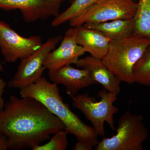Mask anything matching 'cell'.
<instances>
[{"label":"cell","mask_w":150,"mask_h":150,"mask_svg":"<svg viewBox=\"0 0 150 150\" xmlns=\"http://www.w3.org/2000/svg\"><path fill=\"white\" fill-rule=\"evenodd\" d=\"M65 129L56 115L32 98L11 96L0 112V134L7 139L8 149H32Z\"/></svg>","instance_id":"6da1fadb"},{"label":"cell","mask_w":150,"mask_h":150,"mask_svg":"<svg viewBox=\"0 0 150 150\" xmlns=\"http://www.w3.org/2000/svg\"><path fill=\"white\" fill-rule=\"evenodd\" d=\"M58 85L42 77L35 83L20 90L21 97H31L41 103L56 115L65 126L68 134L96 146L98 143V135L93 127L81 121L64 102Z\"/></svg>","instance_id":"7a4b0ae2"},{"label":"cell","mask_w":150,"mask_h":150,"mask_svg":"<svg viewBox=\"0 0 150 150\" xmlns=\"http://www.w3.org/2000/svg\"><path fill=\"white\" fill-rule=\"evenodd\" d=\"M150 45V39L134 35L111 40L102 62L121 82L133 84L134 66Z\"/></svg>","instance_id":"3957f363"},{"label":"cell","mask_w":150,"mask_h":150,"mask_svg":"<svg viewBox=\"0 0 150 150\" xmlns=\"http://www.w3.org/2000/svg\"><path fill=\"white\" fill-rule=\"evenodd\" d=\"M97 96L100 98L99 101L88 93L76 95L71 98L73 106L81 110L91 122L98 136L105 137V123L112 130H115L114 116L119 108L113 103L117 96L103 88L98 92Z\"/></svg>","instance_id":"277c9868"},{"label":"cell","mask_w":150,"mask_h":150,"mask_svg":"<svg viewBox=\"0 0 150 150\" xmlns=\"http://www.w3.org/2000/svg\"><path fill=\"white\" fill-rule=\"evenodd\" d=\"M116 131L114 136L98 142L95 150H144L149 131L142 115L125 112L119 118Z\"/></svg>","instance_id":"5b68a950"},{"label":"cell","mask_w":150,"mask_h":150,"mask_svg":"<svg viewBox=\"0 0 150 150\" xmlns=\"http://www.w3.org/2000/svg\"><path fill=\"white\" fill-rule=\"evenodd\" d=\"M137 3L132 0H100L71 20L70 26L76 27L89 23H101L133 18Z\"/></svg>","instance_id":"8992f818"},{"label":"cell","mask_w":150,"mask_h":150,"mask_svg":"<svg viewBox=\"0 0 150 150\" xmlns=\"http://www.w3.org/2000/svg\"><path fill=\"white\" fill-rule=\"evenodd\" d=\"M62 39L61 35L50 38L37 51L21 60L16 73L8 83V86L20 90L39 80L46 69L44 64L46 57Z\"/></svg>","instance_id":"52a82bcc"},{"label":"cell","mask_w":150,"mask_h":150,"mask_svg":"<svg viewBox=\"0 0 150 150\" xmlns=\"http://www.w3.org/2000/svg\"><path fill=\"white\" fill-rule=\"evenodd\" d=\"M42 44L40 36L23 37L5 22L0 21V50L7 63L26 58L37 51Z\"/></svg>","instance_id":"ba28073f"},{"label":"cell","mask_w":150,"mask_h":150,"mask_svg":"<svg viewBox=\"0 0 150 150\" xmlns=\"http://www.w3.org/2000/svg\"><path fill=\"white\" fill-rule=\"evenodd\" d=\"M76 27L68 29L60 46L48 54L44 65L48 71H54L66 65L75 64L86 53L82 46L76 43Z\"/></svg>","instance_id":"9c48e42d"},{"label":"cell","mask_w":150,"mask_h":150,"mask_svg":"<svg viewBox=\"0 0 150 150\" xmlns=\"http://www.w3.org/2000/svg\"><path fill=\"white\" fill-rule=\"evenodd\" d=\"M48 76L52 82L64 86L66 92L71 98L76 95L82 89L97 83L88 71L85 69H75L71 65L48 71Z\"/></svg>","instance_id":"30bf717a"},{"label":"cell","mask_w":150,"mask_h":150,"mask_svg":"<svg viewBox=\"0 0 150 150\" xmlns=\"http://www.w3.org/2000/svg\"><path fill=\"white\" fill-rule=\"evenodd\" d=\"M0 8L19 10L23 19L28 23L55 17L60 13L43 0H0Z\"/></svg>","instance_id":"8fae6325"},{"label":"cell","mask_w":150,"mask_h":150,"mask_svg":"<svg viewBox=\"0 0 150 150\" xmlns=\"http://www.w3.org/2000/svg\"><path fill=\"white\" fill-rule=\"evenodd\" d=\"M75 65L88 71L94 81L108 91L117 96L121 92V81L108 69L101 59L87 56L79 59Z\"/></svg>","instance_id":"7c38bea8"},{"label":"cell","mask_w":150,"mask_h":150,"mask_svg":"<svg viewBox=\"0 0 150 150\" xmlns=\"http://www.w3.org/2000/svg\"><path fill=\"white\" fill-rule=\"evenodd\" d=\"M76 28V40L77 44L82 46L91 56L102 60L107 54L111 40L99 31L83 25Z\"/></svg>","instance_id":"4fadbf2b"},{"label":"cell","mask_w":150,"mask_h":150,"mask_svg":"<svg viewBox=\"0 0 150 150\" xmlns=\"http://www.w3.org/2000/svg\"><path fill=\"white\" fill-rule=\"evenodd\" d=\"M83 25L99 31L110 40H117L133 35L134 18L115 20L110 22L89 23Z\"/></svg>","instance_id":"5bb4252c"},{"label":"cell","mask_w":150,"mask_h":150,"mask_svg":"<svg viewBox=\"0 0 150 150\" xmlns=\"http://www.w3.org/2000/svg\"><path fill=\"white\" fill-rule=\"evenodd\" d=\"M134 18L133 35L150 39V0H139Z\"/></svg>","instance_id":"9a60e30c"},{"label":"cell","mask_w":150,"mask_h":150,"mask_svg":"<svg viewBox=\"0 0 150 150\" xmlns=\"http://www.w3.org/2000/svg\"><path fill=\"white\" fill-rule=\"evenodd\" d=\"M100 0H74L71 5L62 13L55 17L51 25L54 27L59 26L76 17L84 11Z\"/></svg>","instance_id":"2e32d148"},{"label":"cell","mask_w":150,"mask_h":150,"mask_svg":"<svg viewBox=\"0 0 150 150\" xmlns=\"http://www.w3.org/2000/svg\"><path fill=\"white\" fill-rule=\"evenodd\" d=\"M134 82L150 87V45L133 69Z\"/></svg>","instance_id":"e0dca14e"},{"label":"cell","mask_w":150,"mask_h":150,"mask_svg":"<svg viewBox=\"0 0 150 150\" xmlns=\"http://www.w3.org/2000/svg\"><path fill=\"white\" fill-rule=\"evenodd\" d=\"M65 130H60L54 134L50 141L45 144L39 145L33 150H65L68 146L67 135Z\"/></svg>","instance_id":"ac0fdd59"},{"label":"cell","mask_w":150,"mask_h":150,"mask_svg":"<svg viewBox=\"0 0 150 150\" xmlns=\"http://www.w3.org/2000/svg\"><path fill=\"white\" fill-rule=\"evenodd\" d=\"M8 83L2 78H0V112H1L5 105V103L3 98V94L5 91L6 86Z\"/></svg>","instance_id":"d6986e66"},{"label":"cell","mask_w":150,"mask_h":150,"mask_svg":"<svg viewBox=\"0 0 150 150\" xmlns=\"http://www.w3.org/2000/svg\"><path fill=\"white\" fill-rule=\"evenodd\" d=\"M93 146L87 142L82 141H78L76 143L74 149V150H92Z\"/></svg>","instance_id":"ffe728a7"},{"label":"cell","mask_w":150,"mask_h":150,"mask_svg":"<svg viewBox=\"0 0 150 150\" xmlns=\"http://www.w3.org/2000/svg\"><path fill=\"white\" fill-rule=\"evenodd\" d=\"M55 10L59 13V8L62 3L65 0H43Z\"/></svg>","instance_id":"44dd1931"},{"label":"cell","mask_w":150,"mask_h":150,"mask_svg":"<svg viewBox=\"0 0 150 150\" xmlns=\"http://www.w3.org/2000/svg\"><path fill=\"white\" fill-rule=\"evenodd\" d=\"M8 149V142L6 137L0 134V150Z\"/></svg>","instance_id":"7402d4cb"},{"label":"cell","mask_w":150,"mask_h":150,"mask_svg":"<svg viewBox=\"0 0 150 150\" xmlns=\"http://www.w3.org/2000/svg\"><path fill=\"white\" fill-rule=\"evenodd\" d=\"M4 68H3L1 62H0V72L4 71Z\"/></svg>","instance_id":"603a6c76"},{"label":"cell","mask_w":150,"mask_h":150,"mask_svg":"<svg viewBox=\"0 0 150 150\" xmlns=\"http://www.w3.org/2000/svg\"><path fill=\"white\" fill-rule=\"evenodd\" d=\"M74 1V0H69V1L70 2H71V3H72Z\"/></svg>","instance_id":"cb8c5ba5"}]
</instances>
